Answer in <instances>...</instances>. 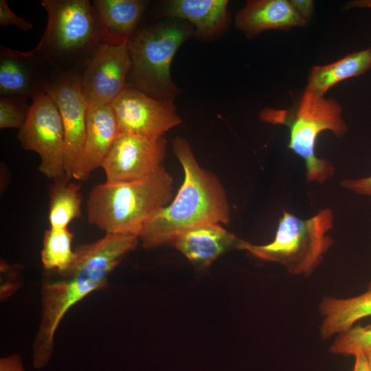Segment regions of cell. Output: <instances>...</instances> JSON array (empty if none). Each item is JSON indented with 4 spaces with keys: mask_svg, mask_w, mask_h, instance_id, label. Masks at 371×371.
Returning a JSON list of instances; mask_svg holds the SVG:
<instances>
[{
    "mask_svg": "<svg viewBox=\"0 0 371 371\" xmlns=\"http://www.w3.org/2000/svg\"><path fill=\"white\" fill-rule=\"evenodd\" d=\"M194 30L178 23L159 22L136 30L128 42L131 68L128 85L154 98L174 101L179 89L171 77L172 60Z\"/></svg>",
    "mask_w": 371,
    "mask_h": 371,
    "instance_id": "52a82bcc",
    "label": "cell"
},
{
    "mask_svg": "<svg viewBox=\"0 0 371 371\" xmlns=\"http://www.w3.org/2000/svg\"><path fill=\"white\" fill-rule=\"evenodd\" d=\"M57 71L44 58L30 52L0 47L1 97H34L45 89Z\"/></svg>",
    "mask_w": 371,
    "mask_h": 371,
    "instance_id": "4fadbf2b",
    "label": "cell"
},
{
    "mask_svg": "<svg viewBox=\"0 0 371 371\" xmlns=\"http://www.w3.org/2000/svg\"><path fill=\"white\" fill-rule=\"evenodd\" d=\"M149 1L94 0L92 8L102 43H128Z\"/></svg>",
    "mask_w": 371,
    "mask_h": 371,
    "instance_id": "2e32d148",
    "label": "cell"
},
{
    "mask_svg": "<svg viewBox=\"0 0 371 371\" xmlns=\"http://www.w3.org/2000/svg\"><path fill=\"white\" fill-rule=\"evenodd\" d=\"M47 12L44 34L33 49L57 71L84 69L102 43L88 0H41Z\"/></svg>",
    "mask_w": 371,
    "mask_h": 371,
    "instance_id": "277c9868",
    "label": "cell"
},
{
    "mask_svg": "<svg viewBox=\"0 0 371 371\" xmlns=\"http://www.w3.org/2000/svg\"><path fill=\"white\" fill-rule=\"evenodd\" d=\"M0 25L3 27L14 25L23 32L33 29L32 23L14 14L5 0H0Z\"/></svg>",
    "mask_w": 371,
    "mask_h": 371,
    "instance_id": "d4e9b609",
    "label": "cell"
},
{
    "mask_svg": "<svg viewBox=\"0 0 371 371\" xmlns=\"http://www.w3.org/2000/svg\"><path fill=\"white\" fill-rule=\"evenodd\" d=\"M241 241L221 224L211 223L186 231L170 243L193 265L207 267L226 251L238 249Z\"/></svg>",
    "mask_w": 371,
    "mask_h": 371,
    "instance_id": "9a60e30c",
    "label": "cell"
},
{
    "mask_svg": "<svg viewBox=\"0 0 371 371\" xmlns=\"http://www.w3.org/2000/svg\"><path fill=\"white\" fill-rule=\"evenodd\" d=\"M371 67V49L349 54L337 61L312 68L305 90L318 96L344 80L364 74Z\"/></svg>",
    "mask_w": 371,
    "mask_h": 371,
    "instance_id": "ffe728a7",
    "label": "cell"
},
{
    "mask_svg": "<svg viewBox=\"0 0 371 371\" xmlns=\"http://www.w3.org/2000/svg\"><path fill=\"white\" fill-rule=\"evenodd\" d=\"M369 370L371 371V352L366 354Z\"/></svg>",
    "mask_w": 371,
    "mask_h": 371,
    "instance_id": "4dcf8cb0",
    "label": "cell"
},
{
    "mask_svg": "<svg viewBox=\"0 0 371 371\" xmlns=\"http://www.w3.org/2000/svg\"><path fill=\"white\" fill-rule=\"evenodd\" d=\"M118 134L111 104L88 103L85 139L73 178L86 181L101 167Z\"/></svg>",
    "mask_w": 371,
    "mask_h": 371,
    "instance_id": "5bb4252c",
    "label": "cell"
},
{
    "mask_svg": "<svg viewBox=\"0 0 371 371\" xmlns=\"http://www.w3.org/2000/svg\"><path fill=\"white\" fill-rule=\"evenodd\" d=\"M174 153L182 166L183 181L175 198L145 225L139 238L145 249L171 243L190 229L211 223L227 225L230 207L218 177L198 163L189 143L177 137Z\"/></svg>",
    "mask_w": 371,
    "mask_h": 371,
    "instance_id": "7a4b0ae2",
    "label": "cell"
},
{
    "mask_svg": "<svg viewBox=\"0 0 371 371\" xmlns=\"http://www.w3.org/2000/svg\"><path fill=\"white\" fill-rule=\"evenodd\" d=\"M289 2L297 13L306 21L311 16L313 10V1L291 0Z\"/></svg>",
    "mask_w": 371,
    "mask_h": 371,
    "instance_id": "83f0119b",
    "label": "cell"
},
{
    "mask_svg": "<svg viewBox=\"0 0 371 371\" xmlns=\"http://www.w3.org/2000/svg\"><path fill=\"white\" fill-rule=\"evenodd\" d=\"M329 352L354 356L358 353L371 352V324L354 326L339 334L330 345Z\"/></svg>",
    "mask_w": 371,
    "mask_h": 371,
    "instance_id": "603a6c76",
    "label": "cell"
},
{
    "mask_svg": "<svg viewBox=\"0 0 371 371\" xmlns=\"http://www.w3.org/2000/svg\"><path fill=\"white\" fill-rule=\"evenodd\" d=\"M60 112L65 133L66 177L73 178L82 150L87 127L88 102L79 71H56L45 89Z\"/></svg>",
    "mask_w": 371,
    "mask_h": 371,
    "instance_id": "9c48e42d",
    "label": "cell"
},
{
    "mask_svg": "<svg viewBox=\"0 0 371 371\" xmlns=\"http://www.w3.org/2000/svg\"><path fill=\"white\" fill-rule=\"evenodd\" d=\"M370 49H371V47H370Z\"/></svg>",
    "mask_w": 371,
    "mask_h": 371,
    "instance_id": "d6a6232c",
    "label": "cell"
},
{
    "mask_svg": "<svg viewBox=\"0 0 371 371\" xmlns=\"http://www.w3.org/2000/svg\"><path fill=\"white\" fill-rule=\"evenodd\" d=\"M348 8H371V0L352 1L348 3Z\"/></svg>",
    "mask_w": 371,
    "mask_h": 371,
    "instance_id": "f546056e",
    "label": "cell"
},
{
    "mask_svg": "<svg viewBox=\"0 0 371 371\" xmlns=\"http://www.w3.org/2000/svg\"><path fill=\"white\" fill-rule=\"evenodd\" d=\"M228 3L227 0H172L166 3L158 17L186 20L194 27V34L212 38L227 23Z\"/></svg>",
    "mask_w": 371,
    "mask_h": 371,
    "instance_id": "ac0fdd59",
    "label": "cell"
},
{
    "mask_svg": "<svg viewBox=\"0 0 371 371\" xmlns=\"http://www.w3.org/2000/svg\"><path fill=\"white\" fill-rule=\"evenodd\" d=\"M340 185L357 194L371 196V175L359 179H346L341 181Z\"/></svg>",
    "mask_w": 371,
    "mask_h": 371,
    "instance_id": "484cf974",
    "label": "cell"
},
{
    "mask_svg": "<svg viewBox=\"0 0 371 371\" xmlns=\"http://www.w3.org/2000/svg\"><path fill=\"white\" fill-rule=\"evenodd\" d=\"M31 105L27 98L20 96L0 98V128L20 129L28 116Z\"/></svg>",
    "mask_w": 371,
    "mask_h": 371,
    "instance_id": "cb8c5ba5",
    "label": "cell"
},
{
    "mask_svg": "<svg viewBox=\"0 0 371 371\" xmlns=\"http://www.w3.org/2000/svg\"><path fill=\"white\" fill-rule=\"evenodd\" d=\"M80 184L66 177L54 181L50 189L48 220L50 228L65 229L82 214Z\"/></svg>",
    "mask_w": 371,
    "mask_h": 371,
    "instance_id": "44dd1931",
    "label": "cell"
},
{
    "mask_svg": "<svg viewBox=\"0 0 371 371\" xmlns=\"http://www.w3.org/2000/svg\"><path fill=\"white\" fill-rule=\"evenodd\" d=\"M368 289H371V279H370V282L368 284Z\"/></svg>",
    "mask_w": 371,
    "mask_h": 371,
    "instance_id": "1f68e13d",
    "label": "cell"
},
{
    "mask_svg": "<svg viewBox=\"0 0 371 371\" xmlns=\"http://www.w3.org/2000/svg\"><path fill=\"white\" fill-rule=\"evenodd\" d=\"M131 68L128 43H102L80 72L84 94L88 103L111 104L128 86Z\"/></svg>",
    "mask_w": 371,
    "mask_h": 371,
    "instance_id": "7c38bea8",
    "label": "cell"
},
{
    "mask_svg": "<svg viewBox=\"0 0 371 371\" xmlns=\"http://www.w3.org/2000/svg\"><path fill=\"white\" fill-rule=\"evenodd\" d=\"M173 179L162 166L144 179L95 186L87 203V219L105 233L140 236L146 223L170 202Z\"/></svg>",
    "mask_w": 371,
    "mask_h": 371,
    "instance_id": "3957f363",
    "label": "cell"
},
{
    "mask_svg": "<svg viewBox=\"0 0 371 371\" xmlns=\"http://www.w3.org/2000/svg\"><path fill=\"white\" fill-rule=\"evenodd\" d=\"M74 234L68 228L46 230L43 236L41 261L45 271H63L76 258L71 249Z\"/></svg>",
    "mask_w": 371,
    "mask_h": 371,
    "instance_id": "7402d4cb",
    "label": "cell"
},
{
    "mask_svg": "<svg viewBox=\"0 0 371 371\" xmlns=\"http://www.w3.org/2000/svg\"><path fill=\"white\" fill-rule=\"evenodd\" d=\"M18 139L23 148L36 153L38 170L54 181L65 177V133L58 109L45 92L32 99Z\"/></svg>",
    "mask_w": 371,
    "mask_h": 371,
    "instance_id": "ba28073f",
    "label": "cell"
},
{
    "mask_svg": "<svg viewBox=\"0 0 371 371\" xmlns=\"http://www.w3.org/2000/svg\"><path fill=\"white\" fill-rule=\"evenodd\" d=\"M0 371H25L21 356L14 353L1 358Z\"/></svg>",
    "mask_w": 371,
    "mask_h": 371,
    "instance_id": "4316f807",
    "label": "cell"
},
{
    "mask_svg": "<svg viewBox=\"0 0 371 371\" xmlns=\"http://www.w3.org/2000/svg\"><path fill=\"white\" fill-rule=\"evenodd\" d=\"M236 27L253 37L269 30L304 26L306 21L286 0H250L236 16Z\"/></svg>",
    "mask_w": 371,
    "mask_h": 371,
    "instance_id": "e0dca14e",
    "label": "cell"
},
{
    "mask_svg": "<svg viewBox=\"0 0 371 371\" xmlns=\"http://www.w3.org/2000/svg\"><path fill=\"white\" fill-rule=\"evenodd\" d=\"M355 358L352 371H370L366 354L358 353L355 355Z\"/></svg>",
    "mask_w": 371,
    "mask_h": 371,
    "instance_id": "f1b7e54d",
    "label": "cell"
},
{
    "mask_svg": "<svg viewBox=\"0 0 371 371\" xmlns=\"http://www.w3.org/2000/svg\"><path fill=\"white\" fill-rule=\"evenodd\" d=\"M167 141L119 133L101 168L106 183L137 181L150 176L162 166Z\"/></svg>",
    "mask_w": 371,
    "mask_h": 371,
    "instance_id": "8fae6325",
    "label": "cell"
},
{
    "mask_svg": "<svg viewBox=\"0 0 371 371\" xmlns=\"http://www.w3.org/2000/svg\"><path fill=\"white\" fill-rule=\"evenodd\" d=\"M334 213L325 207L307 219L283 210L274 239L266 245L242 240L238 249L258 259L278 263L291 275L308 277L317 269L335 243L328 234L334 226Z\"/></svg>",
    "mask_w": 371,
    "mask_h": 371,
    "instance_id": "8992f818",
    "label": "cell"
},
{
    "mask_svg": "<svg viewBox=\"0 0 371 371\" xmlns=\"http://www.w3.org/2000/svg\"><path fill=\"white\" fill-rule=\"evenodd\" d=\"M319 311L322 317L319 333L323 339L339 335L354 324L371 316V289L348 298L323 297Z\"/></svg>",
    "mask_w": 371,
    "mask_h": 371,
    "instance_id": "d6986e66",
    "label": "cell"
},
{
    "mask_svg": "<svg viewBox=\"0 0 371 371\" xmlns=\"http://www.w3.org/2000/svg\"><path fill=\"white\" fill-rule=\"evenodd\" d=\"M139 237L105 233L100 239L78 246L76 258L63 271H46L41 286V317L32 346L33 366L45 368L54 350V335L69 309L91 292L106 286L110 273L135 249Z\"/></svg>",
    "mask_w": 371,
    "mask_h": 371,
    "instance_id": "6da1fadb",
    "label": "cell"
},
{
    "mask_svg": "<svg viewBox=\"0 0 371 371\" xmlns=\"http://www.w3.org/2000/svg\"><path fill=\"white\" fill-rule=\"evenodd\" d=\"M173 102L154 98L128 85L111 104L119 133L163 137L181 123Z\"/></svg>",
    "mask_w": 371,
    "mask_h": 371,
    "instance_id": "30bf717a",
    "label": "cell"
},
{
    "mask_svg": "<svg viewBox=\"0 0 371 371\" xmlns=\"http://www.w3.org/2000/svg\"><path fill=\"white\" fill-rule=\"evenodd\" d=\"M259 117L266 123L287 126L290 137L287 147L304 159L308 182L324 183L335 175V167L328 159L317 157L315 148L317 137L324 131H330L337 137L347 132L337 101L304 90L291 109L264 108Z\"/></svg>",
    "mask_w": 371,
    "mask_h": 371,
    "instance_id": "5b68a950",
    "label": "cell"
}]
</instances>
